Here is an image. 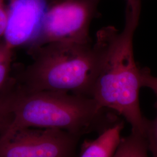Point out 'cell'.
Wrapping results in <instances>:
<instances>
[{"instance_id":"6da1fadb","label":"cell","mask_w":157,"mask_h":157,"mask_svg":"<svg viewBox=\"0 0 157 157\" xmlns=\"http://www.w3.org/2000/svg\"><path fill=\"white\" fill-rule=\"evenodd\" d=\"M140 13L141 0H126L123 30L104 28V56L89 97L101 107L123 116L130 124L132 132L144 135L147 119L141 112V68L135 62L133 44Z\"/></svg>"},{"instance_id":"7a4b0ae2","label":"cell","mask_w":157,"mask_h":157,"mask_svg":"<svg viewBox=\"0 0 157 157\" xmlns=\"http://www.w3.org/2000/svg\"><path fill=\"white\" fill-rule=\"evenodd\" d=\"M105 50L102 28L95 43L54 42L29 48L32 62L25 66L13 63L12 75L17 84L27 91H65L89 97L101 69Z\"/></svg>"},{"instance_id":"3957f363","label":"cell","mask_w":157,"mask_h":157,"mask_svg":"<svg viewBox=\"0 0 157 157\" xmlns=\"http://www.w3.org/2000/svg\"><path fill=\"white\" fill-rule=\"evenodd\" d=\"M7 101L11 119L0 138L28 128L61 129L80 136L119 121L113 111L89 97L65 91H27L17 83Z\"/></svg>"},{"instance_id":"277c9868","label":"cell","mask_w":157,"mask_h":157,"mask_svg":"<svg viewBox=\"0 0 157 157\" xmlns=\"http://www.w3.org/2000/svg\"><path fill=\"white\" fill-rule=\"evenodd\" d=\"M100 1L54 0L44 17L37 39L30 48L54 42L92 43L89 29L92 20L97 16Z\"/></svg>"},{"instance_id":"5b68a950","label":"cell","mask_w":157,"mask_h":157,"mask_svg":"<svg viewBox=\"0 0 157 157\" xmlns=\"http://www.w3.org/2000/svg\"><path fill=\"white\" fill-rule=\"evenodd\" d=\"M21 129L0 138V157H74L80 136L56 128Z\"/></svg>"},{"instance_id":"8992f818","label":"cell","mask_w":157,"mask_h":157,"mask_svg":"<svg viewBox=\"0 0 157 157\" xmlns=\"http://www.w3.org/2000/svg\"><path fill=\"white\" fill-rule=\"evenodd\" d=\"M54 0H10L4 40L15 50L33 45L43 21Z\"/></svg>"},{"instance_id":"52a82bcc","label":"cell","mask_w":157,"mask_h":157,"mask_svg":"<svg viewBox=\"0 0 157 157\" xmlns=\"http://www.w3.org/2000/svg\"><path fill=\"white\" fill-rule=\"evenodd\" d=\"M123 129V122L118 121L94 140L85 141L79 157H113L122 139Z\"/></svg>"},{"instance_id":"ba28073f","label":"cell","mask_w":157,"mask_h":157,"mask_svg":"<svg viewBox=\"0 0 157 157\" xmlns=\"http://www.w3.org/2000/svg\"><path fill=\"white\" fill-rule=\"evenodd\" d=\"M13 51L4 39L0 41V99L13 89L17 82L12 75Z\"/></svg>"},{"instance_id":"9c48e42d","label":"cell","mask_w":157,"mask_h":157,"mask_svg":"<svg viewBox=\"0 0 157 157\" xmlns=\"http://www.w3.org/2000/svg\"><path fill=\"white\" fill-rule=\"evenodd\" d=\"M148 150L144 136L132 132L122 138L113 157H148Z\"/></svg>"},{"instance_id":"30bf717a","label":"cell","mask_w":157,"mask_h":157,"mask_svg":"<svg viewBox=\"0 0 157 157\" xmlns=\"http://www.w3.org/2000/svg\"><path fill=\"white\" fill-rule=\"evenodd\" d=\"M154 106L157 112L156 116L152 120L147 119L144 136L152 157H157V100Z\"/></svg>"},{"instance_id":"8fae6325","label":"cell","mask_w":157,"mask_h":157,"mask_svg":"<svg viewBox=\"0 0 157 157\" xmlns=\"http://www.w3.org/2000/svg\"><path fill=\"white\" fill-rule=\"evenodd\" d=\"M7 95L0 99V135L6 128L11 119L8 109Z\"/></svg>"},{"instance_id":"7c38bea8","label":"cell","mask_w":157,"mask_h":157,"mask_svg":"<svg viewBox=\"0 0 157 157\" xmlns=\"http://www.w3.org/2000/svg\"><path fill=\"white\" fill-rule=\"evenodd\" d=\"M141 80L142 87L150 89L157 95V77L152 76L148 68H141Z\"/></svg>"},{"instance_id":"4fadbf2b","label":"cell","mask_w":157,"mask_h":157,"mask_svg":"<svg viewBox=\"0 0 157 157\" xmlns=\"http://www.w3.org/2000/svg\"><path fill=\"white\" fill-rule=\"evenodd\" d=\"M10 0H0V41L4 39L8 20Z\"/></svg>"}]
</instances>
